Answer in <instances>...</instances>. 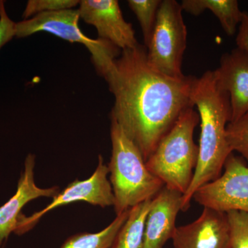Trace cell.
I'll use <instances>...</instances> for the list:
<instances>
[{
    "mask_svg": "<svg viewBox=\"0 0 248 248\" xmlns=\"http://www.w3.org/2000/svg\"><path fill=\"white\" fill-rule=\"evenodd\" d=\"M200 122L193 108L186 109L146 161L147 169L166 187L182 195L190 187L199 159L194 132Z\"/></svg>",
    "mask_w": 248,
    "mask_h": 248,
    "instance_id": "obj_4",
    "label": "cell"
},
{
    "mask_svg": "<svg viewBox=\"0 0 248 248\" xmlns=\"http://www.w3.org/2000/svg\"><path fill=\"white\" fill-rule=\"evenodd\" d=\"M231 227V248H248V213L228 212Z\"/></svg>",
    "mask_w": 248,
    "mask_h": 248,
    "instance_id": "obj_19",
    "label": "cell"
},
{
    "mask_svg": "<svg viewBox=\"0 0 248 248\" xmlns=\"http://www.w3.org/2000/svg\"><path fill=\"white\" fill-rule=\"evenodd\" d=\"M79 9H72L43 13L29 19L16 23V37H29L39 32H46L71 43L84 45L99 76L104 77L112 62L120 55V49L102 39H91L79 27Z\"/></svg>",
    "mask_w": 248,
    "mask_h": 248,
    "instance_id": "obj_5",
    "label": "cell"
},
{
    "mask_svg": "<svg viewBox=\"0 0 248 248\" xmlns=\"http://www.w3.org/2000/svg\"><path fill=\"white\" fill-rule=\"evenodd\" d=\"M129 211L117 215L107 228L96 233L75 234L63 243L61 248H111L117 233L128 218Z\"/></svg>",
    "mask_w": 248,
    "mask_h": 248,
    "instance_id": "obj_16",
    "label": "cell"
},
{
    "mask_svg": "<svg viewBox=\"0 0 248 248\" xmlns=\"http://www.w3.org/2000/svg\"><path fill=\"white\" fill-rule=\"evenodd\" d=\"M181 4L175 0L161 1L149 44L147 59L165 76L182 79L183 57L187 45V29Z\"/></svg>",
    "mask_w": 248,
    "mask_h": 248,
    "instance_id": "obj_6",
    "label": "cell"
},
{
    "mask_svg": "<svg viewBox=\"0 0 248 248\" xmlns=\"http://www.w3.org/2000/svg\"><path fill=\"white\" fill-rule=\"evenodd\" d=\"M115 97L110 118L136 145L145 161L191 101L193 76L170 78L155 70L140 44L122 50L103 77Z\"/></svg>",
    "mask_w": 248,
    "mask_h": 248,
    "instance_id": "obj_1",
    "label": "cell"
},
{
    "mask_svg": "<svg viewBox=\"0 0 248 248\" xmlns=\"http://www.w3.org/2000/svg\"><path fill=\"white\" fill-rule=\"evenodd\" d=\"M183 11L199 16L209 10L217 17L227 35H234L243 17L236 0H184Z\"/></svg>",
    "mask_w": 248,
    "mask_h": 248,
    "instance_id": "obj_14",
    "label": "cell"
},
{
    "mask_svg": "<svg viewBox=\"0 0 248 248\" xmlns=\"http://www.w3.org/2000/svg\"><path fill=\"white\" fill-rule=\"evenodd\" d=\"M108 174L107 165L104 164L102 155H99L97 168L89 179L82 181L76 179L53 197L52 202L45 208L29 217L22 215L15 233L17 235L25 234L49 212L75 202H84L102 208L113 206L115 199L112 186L108 179Z\"/></svg>",
    "mask_w": 248,
    "mask_h": 248,
    "instance_id": "obj_8",
    "label": "cell"
},
{
    "mask_svg": "<svg viewBox=\"0 0 248 248\" xmlns=\"http://www.w3.org/2000/svg\"><path fill=\"white\" fill-rule=\"evenodd\" d=\"M172 240L174 248H231L228 215L203 208L195 221L176 228Z\"/></svg>",
    "mask_w": 248,
    "mask_h": 248,
    "instance_id": "obj_10",
    "label": "cell"
},
{
    "mask_svg": "<svg viewBox=\"0 0 248 248\" xmlns=\"http://www.w3.org/2000/svg\"><path fill=\"white\" fill-rule=\"evenodd\" d=\"M190 97L198 110L201 135L197 168L190 187L182 196L183 212L190 208L196 191L221 175L227 158L233 153L226 138L227 125L231 120L229 94L220 87L214 71L195 77Z\"/></svg>",
    "mask_w": 248,
    "mask_h": 248,
    "instance_id": "obj_2",
    "label": "cell"
},
{
    "mask_svg": "<svg viewBox=\"0 0 248 248\" xmlns=\"http://www.w3.org/2000/svg\"><path fill=\"white\" fill-rule=\"evenodd\" d=\"M78 9L80 18L95 27L98 38L122 50L139 45L133 25L124 19L117 0H82Z\"/></svg>",
    "mask_w": 248,
    "mask_h": 248,
    "instance_id": "obj_9",
    "label": "cell"
},
{
    "mask_svg": "<svg viewBox=\"0 0 248 248\" xmlns=\"http://www.w3.org/2000/svg\"><path fill=\"white\" fill-rule=\"evenodd\" d=\"M16 23L10 19L4 1L0 0V49L16 37Z\"/></svg>",
    "mask_w": 248,
    "mask_h": 248,
    "instance_id": "obj_21",
    "label": "cell"
},
{
    "mask_svg": "<svg viewBox=\"0 0 248 248\" xmlns=\"http://www.w3.org/2000/svg\"><path fill=\"white\" fill-rule=\"evenodd\" d=\"M237 48L248 54V13H243L236 38Z\"/></svg>",
    "mask_w": 248,
    "mask_h": 248,
    "instance_id": "obj_22",
    "label": "cell"
},
{
    "mask_svg": "<svg viewBox=\"0 0 248 248\" xmlns=\"http://www.w3.org/2000/svg\"><path fill=\"white\" fill-rule=\"evenodd\" d=\"M213 71L220 87L229 94L230 122H234L248 111V54L238 48L224 53Z\"/></svg>",
    "mask_w": 248,
    "mask_h": 248,
    "instance_id": "obj_13",
    "label": "cell"
},
{
    "mask_svg": "<svg viewBox=\"0 0 248 248\" xmlns=\"http://www.w3.org/2000/svg\"><path fill=\"white\" fill-rule=\"evenodd\" d=\"M78 4L77 0H29L22 16L28 19L43 13L74 9Z\"/></svg>",
    "mask_w": 248,
    "mask_h": 248,
    "instance_id": "obj_20",
    "label": "cell"
},
{
    "mask_svg": "<svg viewBox=\"0 0 248 248\" xmlns=\"http://www.w3.org/2000/svg\"><path fill=\"white\" fill-rule=\"evenodd\" d=\"M182 194L164 187L152 200L145 224L143 248H164L175 231Z\"/></svg>",
    "mask_w": 248,
    "mask_h": 248,
    "instance_id": "obj_12",
    "label": "cell"
},
{
    "mask_svg": "<svg viewBox=\"0 0 248 248\" xmlns=\"http://www.w3.org/2000/svg\"><path fill=\"white\" fill-rule=\"evenodd\" d=\"M152 200L130 209L128 218L117 233L111 248H143L145 224Z\"/></svg>",
    "mask_w": 248,
    "mask_h": 248,
    "instance_id": "obj_15",
    "label": "cell"
},
{
    "mask_svg": "<svg viewBox=\"0 0 248 248\" xmlns=\"http://www.w3.org/2000/svg\"><path fill=\"white\" fill-rule=\"evenodd\" d=\"M226 138L232 151L241 155L248 166V111L226 127Z\"/></svg>",
    "mask_w": 248,
    "mask_h": 248,
    "instance_id": "obj_18",
    "label": "cell"
},
{
    "mask_svg": "<svg viewBox=\"0 0 248 248\" xmlns=\"http://www.w3.org/2000/svg\"><path fill=\"white\" fill-rule=\"evenodd\" d=\"M218 179L200 187L192 199L203 208L228 213H248V166L241 156L232 153Z\"/></svg>",
    "mask_w": 248,
    "mask_h": 248,
    "instance_id": "obj_7",
    "label": "cell"
},
{
    "mask_svg": "<svg viewBox=\"0 0 248 248\" xmlns=\"http://www.w3.org/2000/svg\"><path fill=\"white\" fill-rule=\"evenodd\" d=\"M35 156L29 154L26 158L24 170L18 182L16 194L0 207V246L4 244L12 232H16L22 210L31 201L40 197H55L58 186L42 188L35 182Z\"/></svg>",
    "mask_w": 248,
    "mask_h": 248,
    "instance_id": "obj_11",
    "label": "cell"
},
{
    "mask_svg": "<svg viewBox=\"0 0 248 248\" xmlns=\"http://www.w3.org/2000/svg\"><path fill=\"white\" fill-rule=\"evenodd\" d=\"M161 3V0H129L128 1L130 9L136 16L141 26L146 46L148 45L151 40L152 33L156 23L158 10Z\"/></svg>",
    "mask_w": 248,
    "mask_h": 248,
    "instance_id": "obj_17",
    "label": "cell"
},
{
    "mask_svg": "<svg viewBox=\"0 0 248 248\" xmlns=\"http://www.w3.org/2000/svg\"><path fill=\"white\" fill-rule=\"evenodd\" d=\"M112 155L108 165L116 215L152 200L164 184L147 169L141 152L116 121L111 119Z\"/></svg>",
    "mask_w": 248,
    "mask_h": 248,
    "instance_id": "obj_3",
    "label": "cell"
}]
</instances>
